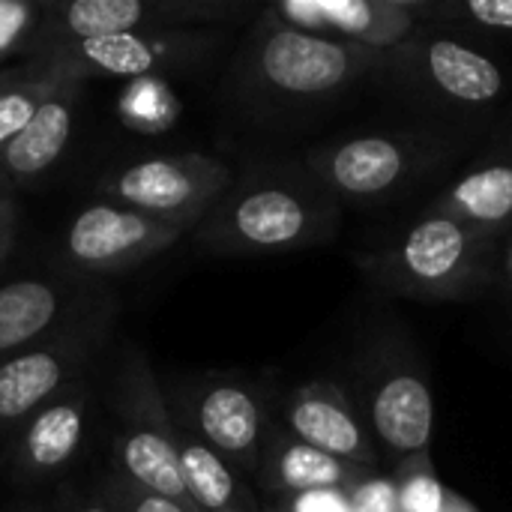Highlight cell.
Masks as SVG:
<instances>
[{
    "mask_svg": "<svg viewBox=\"0 0 512 512\" xmlns=\"http://www.w3.org/2000/svg\"><path fill=\"white\" fill-rule=\"evenodd\" d=\"M171 417L216 450L246 480H255L273 411L264 387L240 375H204L174 390Z\"/></svg>",
    "mask_w": 512,
    "mask_h": 512,
    "instance_id": "8fae6325",
    "label": "cell"
},
{
    "mask_svg": "<svg viewBox=\"0 0 512 512\" xmlns=\"http://www.w3.org/2000/svg\"><path fill=\"white\" fill-rule=\"evenodd\" d=\"M264 512H270V510H264Z\"/></svg>",
    "mask_w": 512,
    "mask_h": 512,
    "instance_id": "d6a6232c",
    "label": "cell"
},
{
    "mask_svg": "<svg viewBox=\"0 0 512 512\" xmlns=\"http://www.w3.org/2000/svg\"><path fill=\"white\" fill-rule=\"evenodd\" d=\"M270 512H273V510H270Z\"/></svg>",
    "mask_w": 512,
    "mask_h": 512,
    "instance_id": "836d02e7",
    "label": "cell"
},
{
    "mask_svg": "<svg viewBox=\"0 0 512 512\" xmlns=\"http://www.w3.org/2000/svg\"><path fill=\"white\" fill-rule=\"evenodd\" d=\"M492 294H501L504 303L512 306V231L504 234L501 240V252H498V276H495V291Z\"/></svg>",
    "mask_w": 512,
    "mask_h": 512,
    "instance_id": "4dcf8cb0",
    "label": "cell"
},
{
    "mask_svg": "<svg viewBox=\"0 0 512 512\" xmlns=\"http://www.w3.org/2000/svg\"><path fill=\"white\" fill-rule=\"evenodd\" d=\"M15 189L0 177V267L12 252L15 243V225H18V207H15Z\"/></svg>",
    "mask_w": 512,
    "mask_h": 512,
    "instance_id": "f546056e",
    "label": "cell"
},
{
    "mask_svg": "<svg viewBox=\"0 0 512 512\" xmlns=\"http://www.w3.org/2000/svg\"><path fill=\"white\" fill-rule=\"evenodd\" d=\"M360 393L351 396L369 423L381 462L393 468L426 456L435 429V399L423 360L399 342H381L360 360Z\"/></svg>",
    "mask_w": 512,
    "mask_h": 512,
    "instance_id": "ba28073f",
    "label": "cell"
},
{
    "mask_svg": "<svg viewBox=\"0 0 512 512\" xmlns=\"http://www.w3.org/2000/svg\"><path fill=\"white\" fill-rule=\"evenodd\" d=\"M51 512H117L114 504L108 501L99 477L93 483H69L63 480L57 489H54V498H51Z\"/></svg>",
    "mask_w": 512,
    "mask_h": 512,
    "instance_id": "4316f807",
    "label": "cell"
},
{
    "mask_svg": "<svg viewBox=\"0 0 512 512\" xmlns=\"http://www.w3.org/2000/svg\"><path fill=\"white\" fill-rule=\"evenodd\" d=\"M219 45L222 33L213 30H147L33 45L30 60L84 84L90 78L141 81L153 75L189 72L201 66Z\"/></svg>",
    "mask_w": 512,
    "mask_h": 512,
    "instance_id": "30bf717a",
    "label": "cell"
},
{
    "mask_svg": "<svg viewBox=\"0 0 512 512\" xmlns=\"http://www.w3.org/2000/svg\"><path fill=\"white\" fill-rule=\"evenodd\" d=\"M483 138L408 120H378L345 129L303 150L306 165L336 192L342 207L387 216L423 210L471 159Z\"/></svg>",
    "mask_w": 512,
    "mask_h": 512,
    "instance_id": "7a4b0ae2",
    "label": "cell"
},
{
    "mask_svg": "<svg viewBox=\"0 0 512 512\" xmlns=\"http://www.w3.org/2000/svg\"><path fill=\"white\" fill-rule=\"evenodd\" d=\"M381 51L303 33L261 9L222 81L225 105L267 132H306L372 96Z\"/></svg>",
    "mask_w": 512,
    "mask_h": 512,
    "instance_id": "6da1fadb",
    "label": "cell"
},
{
    "mask_svg": "<svg viewBox=\"0 0 512 512\" xmlns=\"http://www.w3.org/2000/svg\"><path fill=\"white\" fill-rule=\"evenodd\" d=\"M99 483H102L108 501L114 504L117 512H195L189 510V507H183V504H177V501H171V498H162L156 492H147V489L129 483L114 468L102 471Z\"/></svg>",
    "mask_w": 512,
    "mask_h": 512,
    "instance_id": "484cf974",
    "label": "cell"
},
{
    "mask_svg": "<svg viewBox=\"0 0 512 512\" xmlns=\"http://www.w3.org/2000/svg\"><path fill=\"white\" fill-rule=\"evenodd\" d=\"M234 183V168L207 153H174L129 162L96 186L102 201L195 231Z\"/></svg>",
    "mask_w": 512,
    "mask_h": 512,
    "instance_id": "9c48e42d",
    "label": "cell"
},
{
    "mask_svg": "<svg viewBox=\"0 0 512 512\" xmlns=\"http://www.w3.org/2000/svg\"><path fill=\"white\" fill-rule=\"evenodd\" d=\"M45 9L48 3L0 0V63L12 54L33 48L45 21Z\"/></svg>",
    "mask_w": 512,
    "mask_h": 512,
    "instance_id": "d4e9b609",
    "label": "cell"
},
{
    "mask_svg": "<svg viewBox=\"0 0 512 512\" xmlns=\"http://www.w3.org/2000/svg\"><path fill=\"white\" fill-rule=\"evenodd\" d=\"M66 81V75L27 60L24 66L0 72V153L33 120L39 105Z\"/></svg>",
    "mask_w": 512,
    "mask_h": 512,
    "instance_id": "603a6c76",
    "label": "cell"
},
{
    "mask_svg": "<svg viewBox=\"0 0 512 512\" xmlns=\"http://www.w3.org/2000/svg\"><path fill=\"white\" fill-rule=\"evenodd\" d=\"M501 240L504 234L474 222L417 210L366 240L354 261L387 294L465 303L495 291Z\"/></svg>",
    "mask_w": 512,
    "mask_h": 512,
    "instance_id": "5b68a950",
    "label": "cell"
},
{
    "mask_svg": "<svg viewBox=\"0 0 512 512\" xmlns=\"http://www.w3.org/2000/svg\"><path fill=\"white\" fill-rule=\"evenodd\" d=\"M3 512H51L48 507H42V504H12V507H6Z\"/></svg>",
    "mask_w": 512,
    "mask_h": 512,
    "instance_id": "1f68e13d",
    "label": "cell"
},
{
    "mask_svg": "<svg viewBox=\"0 0 512 512\" xmlns=\"http://www.w3.org/2000/svg\"><path fill=\"white\" fill-rule=\"evenodd\" d=\"M183 234L189 231L180 225H168L99 198L78 210L63 228L57 243V270L84 282L120 276L171 249Z\"/></svg>",
    "mask_w": 512,
    "mask_h": 512,
    "instance_id": "7c38bea8",
    "label": "cell"
},
{
    "mask_svg": "<svg viewBox=\"0 0 512 512\" xmlns=\"http://www.w3.org/2000/svg\"><path fill=\"white\" fill-rule=\"evenodd\" d=\"M105 294L72 276H27L0 285V363L45 342Z\"/></svg>",
    "mask_w": 512,
    "mask_h": 512,
    "instance_id": "ac0fdd59",
    "label": "cell"
},
{
    "mask_svg": "<svg viewBox=\"0 0 512 512\" xmlns=\"http://www.w3.org/2000/svg\"><path fill=\"white\" fill-rule=\"evenodd\" d=\"M117 297L105 294L45 342L0 363V444L51 399L87 381L111 342Z\"/></svg>",
    "mask_w": 512,
    "mask_h": 512,
    "instance_id": "52a82bcc",
    "label": "cell"
},
{
    "mask_svg": "<svg viewBox=\"0 0 512 512\" xmlns=\"http://www.w3.org/2000/svg\"><path fill=\"white\" fill-rule=\"evenodd\" d=\"M342 216V201L300 153L234 174L195 240L213 255H285L333 243Z\"/></svg>",
    "mask_w": 512,
    "mask_h": 512,
    "instance_id": "277c9868",
    "label": "cell"
},
{
    "mask_svg": "<svg viewBox=\"0 0 512 512\" xmlns=\"http://www.w3.org/2000/svg\"><path fill=\"white\" fill-rule=\"evenodd\" d=\"M273 512H351V492L321 489V492H303L291 498H276Z\"/></svg>",
    "mask_w": 512,
    "mask_h": 512,
    "instance_id": "f1b7e54d",
    "label": "cell"
},
{
    "mask_svg": "<svg viewBox=\"0 0 512 512\" xmlns=\"http://www.w3.org/2000/svg\"><path fill=\"white\" fill-rule=\"evenodd\" d=\"M282 426L309 447L363 471H378L381 456L357 402L339 384L318 378L291 390L276 414Z\"/></svg>",
    "mask_w": 512,
    "mask_h": 512,
    "instance_id": "2e32d148",
    "label": "cell"
},
{
    "mask_svg": "<svg viewBox=\"0 0 512 512\" xmlns=\"http://www.w3.org/2000/svg\"><path fill=\"white\" fill-rule=\"evenodd\" d=\"M393 480L399 495V512H447L453 492L444 489L435 477L429 453L399 465L393 471Z\"/></svg>",
    "mask_w": 512,
    "mask_h": 512,
    "instance_id": "cb8c5ba5",
    "label": "cell"
},
{
    "mask_svg": "<svg viewBox=\"0 0 512 512\" xmlns=\"http://www.w3.org/2000/svg\"><path fill=\"white\" fill-rule=\"evenodd\" d=\"M375 477L372 471H363L357 465H348L336 456H327L306 441L294 438L279 417L270 420L261 459H258V474L255 483L273 495V498H291L303 492H321V489H336V492H354L360 483Z\"/></svg>",
    "mask_w": 512,
    "mask_h": 512,
    "instance_id": "d6986e66",
    "label": "cell"
},
{
    "mask_svg": "<svg viewBox=\"0 0 512 512\" xmlns=\"http://www.w3.org/2000/svg\"><path fill=\"white\" fill-rule=\"evenodd\" d=\"M420 18L429 30L465 39H495L512 45V0H420Z\"/></svg>",
    "mask_w": 512,
    "mask_h": 512,
    "instance_id": "7402d4cb",
    "label": "cell"
},
{
    "mask_svg": "<svg viewBox=\"0 0 512 512\" xmlns=\"http://www.w3.org/2000/svg\"><path fill=\"white\" fill-rule=\"evenodd\" d=\"M177 453L186 492L198 512H264L249 480L216 450L177 426Z\"/></svg>",
    "mask_w": 512,
    "mask_h": 512,
    "instance_id": "44dd1931",
    "label": "cell"
},
{
    "mask_svg": "<svg viewBox=\"0 0 512 512\" xmlns=\"http://www.w3.org/2000/svg\"><path fill=\"white\" fill-rule=\"evenodd\" d=\"M423 210L447 213L498 234L512 231V111L492 126L471 159Z\"/></svg>",
    "mask_w": 512,
    "mask_h": 512,
    "instance_id": "e0dca14e",
    "label": "cell"
},
{
    "mask_svg": "<svg viewBox=\"0 0 512 512\" xmlns=\"http://www.w3.org/2000/svg\"><path fill=\"white\" fill-rule=\"evenodd\" d=\"M117 429L111 438V468L129 483L195 510L177 453V423L168 399L141 351H129L111 384ZM198 512V510H195Z\"/></svg>",
    "mask_w": 512,
    "mask_h": 512,
    "instance_id": "8992f818",
    "label": "cell"
},
{
    "mask_svg": "<svg viewBox=\"0 0 512 512\" xmlns=\"http://www.w3.org/2000/svg\"><path fill=\"white\" fill-rule=\"evenodd\" d=\"M93 405L96 390L87 378L30 414L0 444L3 471L9 480L15 486H45L63 477L84 450Z\"/></svg>",
    "mask_w": 512,
    "mask_h": 512,
    "instance_id": "5bb4252c",
    "label": "cell"
},
{
    "mask_svg": "<svg viewBox=\"0 0 512 512\" xmlns=\"http://www.w3.org/2000/svg\"><path fill=\"white\" fill-rule=\"evenodd\" d=\"M84 81L66 78L33 114V120L0 153V177L12 189L36 186L63 156L75 132V114Z\"/></svg>",
    "mask_w": 512,
    "mask_h": 512,
    "instance_id": "ffe728a7",
    "label": "cell"
},
{
    "mask_svg": "<svg viewBox=\"0 0 512 512\" xmlns=\"http://www.w3.org/2000/svg\"><path fill=\"white\" fill-rule=\"evenodd\" d=\"M267 12L303 33L372 51H390L429 30L420 18V0H282Z\"/></svg>",
    "mask_w": 512,
    "mask_h": 512,
    "instance_id": "9a60e30c",
    "label": "cell"
},
{
    "mask_svg": "<svg viewBox=\"0 0 512 512\" xmlns=\"http://www.w3.org/2000/svg\"><path fill=\"white\" fill-rule=\"evenodd\" d=\"M372 96L396 120L486 138L512 111V69L480 45L423 30L381 51Z\"/></svg>",
    "mask_w": 512,
    "mask_h": 512,
    "instance_id": "3957f363",
    "label": "cell"
},
{
    "mask_svg": "<svg viewBox=\"0 0 512 512\" xmlns=\"http://www.w3.org/2000/svg\"><path fill=\"white\" fill-rule=\"evenodd\" d=\"M351 512H399L393 477H369L351 492Z\"/></svg>",
    "mask_w": 512,
    "mask_h": 512,
    "instance_id": "83f0119b",
    "label": "cell"
},
{
    "mask_svg": "<svg viewBox=\"0 0 512 512\" xmlns=\"http://www.w3.org/2000/svg\"><path fill=\"white\" fill-rule=\"evenodd\" d=\"M249 15L243 0H57L48 3L33 45L78 42L147 30H201Z\"/></svg>",
    "mask_w": 512,
    "mask_h": 512,
    "instance_id": "4fadbf2b",
    "label": "cell"
}]
</instances>
